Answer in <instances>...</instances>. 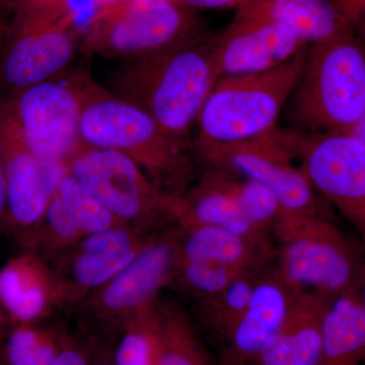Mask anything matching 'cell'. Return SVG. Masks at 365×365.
I'll return each mask as SVG.
<instances>
[{
  "label": "cell",
  "mask_w": 365,
  "mask_h": 365,
  "mask_svg": "<svg viewBox=\"0 0 365 365\" xmlns=\"http://www.w3.org/2000/svg\"><path fill=\"white\" fill-rule=\"evenodd\" d=\"M330 299L294 292L287 319L251 365H321L322 319Z\"/></svg>",
  "instance_id": "18"
},
{
  "label": "cell",
  "mask_w": 365,
  "mask_h": 365,
  "mask_svg": "<svg viewBox=\"0 0 365 365\" xmlns=\"http://www.w3.org/2000/svg\"><path fill=\"white\" fill-rule=\"evenodd\" d=\"M352 135L356 137L357 139L365 145V113L364 117L361 118L359 125L355 127L352 132Z\"/></svg>",
  "instance_id": "37"
},
{
  "label": "cell",
  "mask_w": 365,
  "mask_h": 365,
  "mask_svg": "<svg viewBox=\"0 0 365 365\" xmlns=\"http://www.w3.org/2000/svg\"><path fill=\"white\" fill-rule=\"evenodd\" d=\"M307 52V48L272 71L220 78L197 119L196 136L191 141L194 157L276 129L304 69Z\"/></svg>",
  "instance_id": "4"
},
{
  "label": "cell",
  "mask_w": 365,
  "mask_h": 365,
  "mask_svg": "<svg viewBox=\"0 0 365 365\" xmlns=\"http://www.w3.org/2000/svg\"><path fill=\"white\" fill-rule=\"evenodd\" d=\"M0 365H2V364H1V361H0Z\"/></svg>",
  "instance_id": "40"
},
{
  "label": "cell",
  "mask_w": 365,
  "mask_h": 365,
  "mask_svg": "<svg viewBox=\"0 0 365 365\" xmlns=\"http://www.w3.org/2000/svg\"><path fill=\"white\" fill-rule=\"evenodd\" d=\"M56 195L85 235L128 227L118 220L68 172L60 182Z\"/></svg>",
  "instance_id": "25"
},
{
  "label": "cell",
  "mask_w": 365,
  "mask_h": 365,
  "mask_svg": "<svg viewBox=\"0 0 365 365\" xmlns=\"http://www.w3.org/2000/svg\"><path fill=\"white\" fill-rule=\"evenodd\" d=\"M51 365H90V362L78 348L62 344L61 349Z\"/></svg>",
  "instance_id": "31"
},
{
  "label": "cell",
  "mask_w": 365,
  "mask_h": 365,
  "mask_svg": "<svg viewBox=\"0 0 365 365\" xmlns=\"http://www.w3.org/2000/svg\"><path fill=\"white\" fill-rule=\"evenodd\" d=\"M0 6L16 19H57L74 9L71 0H0Z\"/></svg>",
  "instance_id": "29"
},
{
  "label": "cell",
  "mask_w": 365,
  "mask_h": 365,
  "mask_svg": "<svg viewBox=\"0 0 365 365\" xmlns=\"http://www.w3.org/2000/svg\"><path fill=\"white\" fill-rule=\"evenodd\" d=\"M67 172L118 220L143 234L177 223L180 197L170 195L126 155L83 145L67 163Z\"/></svg>",
  "instance_id": "8"
},
{
  "label": "cell",
  "mask_w": 365,
  "mask_h": 365,
  "mask_svg": "<svg viewBox=\"0 0 365 365\" xmlns=\"http://www.w3.org/2000/svg\"><path fill=\"white\" fill-rule=\"evenodd\" d=\"M232 174V173H230ZM232 189L242 215L254 227L268 234L283 210L272 192L260 182L242 178L235 179L232 174Z\"/></svg>",
  "instance_id": "27"
},
{
  "label": "cell",
  "mask_w": 365,
  "mask_h": 365,
  "mask_svg": "<svg viewBox=\"0 0 365 365\" xmlns=\"http://www.w3.org/2000/svg\"><path fill=\"white\" fill-rule=\"evenodd\" d=\"M0 304L13 325H35L60 304L58 282L47 260L26 251L0 268Z\"/></svg>",
  "instance_id": "16"
},
{
  "label": "cell",
  "mask_w": 365,
  "mask_h": 365,
  "mask_svg": "<svg viewBox=\"0 0 365 365\" xmlns=\"http://www.w3.org/2000/svg\"><path fill=\"white\" fill-rule=\"evenodd\" d=\"M62 344L35 325H13L0 349L2 365H51Z\"/></svg>",
  "instance_id": "24"
},
{
  "label": "cell",
  "mask_w": 365,
  "mask_h": 365,
  "mask_svg": "<svg viewBox=\"0 0 365 365\" xmlns=\"http://www.w3.org/2000/svg\"><path fill=\"white\" fill-rule=\"evenodd\" d=\"M285 139L319 197L332 204L365 241V145L352 134L284 131Z\"/></svg>",
  "instance_id": "11"
},
{
  "label": "cell",
  "mask_w": 365,
  "mask_h": 365,
  "mask_svg": "<svg viewBox=\"0 0 365 365\" xmlns=\"http://www.w3.org/2000/svg\"><path fill=\"white\" fill-rule=\"evenodd\" d=\"M153 348V365H209L207 353L182 309L157 300L143 319Z\"/></svg>",
  "instance_id": "22"
},
{
  "label": "cell",
  "mask_w": 365,
  "mask_h": 365,
  "mask_svg": "<svg viewBox=\"0 0 365 365\" xmlns=\"http://www.w3.org/2000/svg\"><path fill=\"white\" fill-rule=\"evenodd\" d=\"M115 364L117 365H153L150 335L143 321L122 331Z\"/></svg>",
  "instance_id": "28"
},
{
  "label": "cell",
  "mask_w": 365,
  "mask_h": 365,
  "mask_svg": "<svg viewBox=\"0 0 365 365\" xmlns=\"http://www.w3.org/2000/svg\"><path fill=\"white\" fill-rule=\"evenodd\" d=\"M177 225H213L259 242H268L262 232L242 215L227 170L206 168L195 185L180 197Z\"/></svg>",
  "instance_id": "17"
},
{
  "label": "cell",
  "mask_w": 365,
  "mask_h": 365,
  "mask_svg": "<svg viewBox=\"0 0 365 365\" xmlns=\"http://www.w3.org/2000/svg\"><path fill=\"white\" fill-rule=\"evenodd\" d=\"M79 132L83 145L126 155L170 195H184L195 177L191 140L172 135L148 113L93 78L86 88Z\"/></svg>",
  "instance_id": "2"
},
{
  "label": "cell",
  "mask_w": 365,
  "mask_h": 365,
  "mask_svg": "<svg viewBox=\"0 0 365 365\" xmlns=\"http://www.w3.org/2000/svg\"><path fill=\"white\" fill-rule=\"evenodd\" d=\"M260 270L242 274L220 294L198 300V314L209 332L220 341L227 339L248 307Z\"/></svg>",
  "instance_id": "23"
},
{
  "label": "cell",
  "mask_w": 365,
  "mask_h": 365,
  "mask_svg": "<svg viewBox=\"0 0 365 365\" xmlns=\"http://www.w3.org/2000/svg\"><path fill=\"white\" fill-rule=\"evenodd\" d=\"M180 242V228L151 235L130 264L81 302L83 311L121 332L140 321L176 276Z\"/></svg>",
  "instance_id": "9"
},
{
  "label": "cell",
  "mask_w": 365,
  "mask_h": 365,
  "mask_svg": "<svg viewBox=\"0 0 365 365\" xmlns=\"http://www.w3.org/2000/svg\"><path fill=\"white\" fill-rule=\"evenodd\" d=\"M181 259L211 262L237 270H261L270 254L269 242H259L213 225L179 227Z\"/></svg>",
  "instance_id": "20"
},
{
  "label": "cell",
  "mask_w": 365,
  "mask_h": 365,
  "mask_svg": "<svg viewBox=\"0 0 365 365\" xmlns=\"http://www.w3.org/2000/svg\"><path fill=\"white\" fill-rule=\"evenodd\" d=\"M78 11L57 19L11 18L0 59V95L58 78L81 52Z\"/></svg>",
  "instance_id": "12"
},
{
  "label": "cell",
  "mask_w": 365,
  "mask_h": 365,
  "mask_svg": "<svg viewBox=\"0 0 365 365\" xmlns=\"http://www.w3.org/2000/svg\"><path fill=\"white\" fill-rule=\"evenodd\" d=\"M196 160L206 168L260 182L276 196L284 213L325 215L321 197L302 168L295 165L297 158L280 129L251 140L211 148L197 155Z\"/></svg>",
  "instance_id": "10"
},
{
  "label": "cell",
  "mask_w": 365,
  "mask_h": 365,
  "mask_svg": "<svg viewBox=\"0 0 365 365\" xmlns=\"http://www.w3.org/2000/svg\"><path fill=\"white\" fill-rule=\"evenodd\" d=\"M4 11V9L0 6V59H1L2 52H4L7 39H9V32H11V20H7Z\"/></svg>",
  "instance_id": "33"
},
{
  "label": "cell",
  "mask_w": 365,
  "mask_h": 365,
  "mask_svg": "<svg viewBox=\"0 0 365 365\" xmlns=\"http://www.w3.org/2000/svg\"><path fill=\"white\" fill-rule=\"evenodd\" d=\"M205 34L193 11L172 0H121L95 6L81 32V52L130 61Z\"/></svg>",
  "instance_id": "6"
},
{
  "label": "cell",
  "mask_w": 365,
  "mask_h": 365,
  "mask_svg": "<svg viewBox=\"0 0 365 365\" xmlns=\"http://www.w3.org/2000/svg\"><path fill=\"white\" fill-rule=\"evenodd\" d=\"M287 104L295 131L352 133L365 113V43L355 31L307 48Z\"/></svg>",
  "instance_id": "3"
},
{
  "label": "cell",
  "mask_w": 365,
  "mask_h": 365,
  "mask_svg": "<svg viewBox=\"0 0 365 365\" xmlns=\"http://www.w3.org/2000/svg\"><path fill=\"white\" fill-rule=\"evenodd\" d=\"M11 324L13 325L9 314H6V309L0 304V349L4 345L7 334L11 330Z\"/></svg>",
  "instance_id": "34"
},
{
  "label": "cell",
  "mask_w": 365,
  "mask_h": 365,
  "mask_svg": "<svg viewBox=\"0 0 365 365\" xmlns=\"http://www.w3.org/2000/svg\"><path fill=\"white\" fill-rule=\"evenodd\" d=\"M242 7L287 26L306 46L354 31L342 0H252Z\"/></svg>",
  "instance_id": "19"
},
{
  "label": "cell",
  "mask_w": 365,
  "mask_h": 365,
  "mask_svg": "<svg viewBox=\"0 0 365 365\" xmlns=\"http://www.w3.org/2000/svg\"><path fill=\"white\" fill-rule=\"evenodd\" d=\"M321 365H365V307L355 289L331 297L327 304Z\"/></svg>",
  "instance_id": "21"
},
{
  "label": "cell",
  "mask_w": 365,
  "mask_h": 365,
  "mask_svg": "<svg viewBox=\"0 0 365 365\" xmlns=\"http://www.w3.org/2000/svg\"><path fill=\"white\" fill-rule=\"evenodd\" d=\"M354 31L359 35L360 39L365 43V6L359 14V19H357Z\"/></svg>",
  "instance_id": "35"
},
{
  "label": "cell",
  "mask_w": 365,
  "mask_h": 365,
  "mask_svg": "<svg viewBox=\"0 0 365 365\" xmlns=\"http://www.w3.org/2000/svg\"><path fill=\"white\" fill-rule=\"evenodd\" d=\"M121 1V0H95V6H102V4H111V2Z\"/></svg>",
  "instance_id": "38"
},
{
  "label": "cell",
  "mask_w": 365,
  "mask_h": 365,
  "mask_svg": "<svg viewBox=\"0 0 365 365\" xmlns=\"http://www.w3.org/2000/svg\"><path fill=\"white\" fill-rule=\"evenodd\" d=\"M7 212H9V197H7V182L4 160L0 155V227L7 225Z\"/></svg>",
  "instance_id": "32"
},
{
  "label": "cell",
  "mask_w": 365,
  "mask_h": 365,
  "mask_svg": "<svg viewBox=\"0 0 365 365\" xmlns=\"http://www.w3.org/2000/svg\"><path fill=\"white\" fill-rule=\"evenodd\" d=\"M173 2L182 9L190 11L197 9H241L247 6L252 0H172Z\"/></svg>",
  "instance_id": "30"
},
{
  "label": "cell",
  "mask_w": 365,
  "mask_h": 365,
  "mask_svg": "<svg viewBox=\"0 0 365 365\" xmlns=\"http://www.w3.org/2000/svg\"><path fill=\"white\" fill-rule=\"evenodd\" d=\"M103 365H117V364H115V362H113V364H103Z\"/></svg>",
  "instance_id": "39"
},
{
  "label": "cell",
  "mask_w": 365,
  "mask_h": 365,
  "mask_svg": "<svg viewBox=\"0 0 365 365\" xmlns=\"http://www.w3.org/2000/svg\"><path fill=\"white\" fill-rule=\"evenodd\" d=\"M91 76L83 68L0 95V112L34 155L64 163L81 148V117Z\"/></svg>",
  "instance_id": "7"
},
{
  "label": "cell",
  "mask_w": 365,
  "mask_h": 365,
  "mask_svg": "<svg viewBox=\"0 0 365 365\" xmlns=\"http://www.w3.org/2000/svg\"><path fill=\"white\" fill-rule=\"evenodd\" d=\"M355 292L359 294L360 299L364 302L365 307V265L364 269H362L361 274H360L359 282H357L356 287H355Z\"/></svg>",
  "instance_id": "36"
},
{
  "label": "cell",
  "mask_w": 365,
  "mask_h": 365,
  "mask_svg": "<svg viewBox=\"0 0 365 365\" xmlns=\"http://www.w3.org/2000/svg\"><path fill=\"white\" fill-rule=\"evenodd\" d=\"M210 44L220 79L272 71L307 48L287 26L246 7Z\"/></svg>",
  "instance_id": "14"
},
{
  "label": "cell",
  "mask_w": 365,
  "mask_h": 365,
  "mask_svg": "<svg viewBox=\"0 0 365 365\" xmlns=\"http://www.w3.org/2000/svg\"><path fill=\"white\" fill-rule=\"evenodd\" d=\"M209 34L140 58L113 72L108 88L140 108L165 130L190 140L204 104L220 81Z\"/></svg>",
  "instance_id": "1"
},
{
  "label": "cell",
  "mask_w": 365,
  "mask_h": 365,
  "mask_svg": "<svg viewBox=\"0 0 365 365\" xmlns=\"http://www.w3.org/2000/svg\"><path fill=\"white\" fill-rule=\"evenodd\" d=\"M0 155L6 170L9 197L6 225L26 250L60 182L67 174V165L47 162L34 155L1 112Z\"/></svg>",
  "instance_id": "13"
},
{
  "label": "cell",
  "mask_w": 365,
  "mask_h": 365,
  "mask_svg": "<svg viewBox=\"0 0 365 365\" xmlns=\"http://www.w3.org/2000/svg\"><path fill=\"white\" fill-rule=\"evenodd\" d=\"M272 234L275 272L292 292L333 297L355 289L365 262L325 215L282 213Z\"/></svg>",
  "instance_id": "5"
},
{
  "label": "cell",
  "mask_w": 365,
  "mask_h": 365,
  "mask_svg": "<svg viewBox=\"0 0 365 365\" xmlns=\"http://www.w3.org/2000/svg\"><path fill=\"white\" fill-rule=\"evenodd\" d=\"M294 295L277 273H261L246 311L222 343V365L253 364L287 319Z\"/></svg>",
  "instance_id": "15"
},
{
  "label": "cell",
  "mask_w": 365,
  "mask_h": 365,
  "mask_svg": "<svg viewBox=\"0 0 365 365\" xmlns=\"http://www.w3.org/2000/svg\"><path fill=\"white\" fill-rule=\"evenodd\" d=\"M244 273L211 262L180 258L175 278L184 290L201 300L220 294Z\"/></svg>",
  "instance_id": "26"
}]
</instances>
